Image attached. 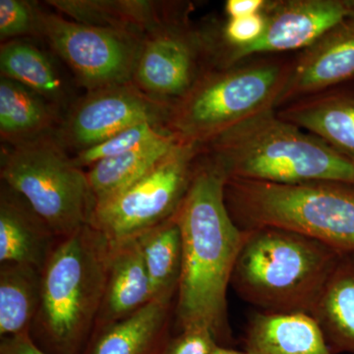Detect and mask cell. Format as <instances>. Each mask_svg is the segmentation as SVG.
<instances>
[{
	"label": "cell",
	"mask_w": 354,
	"mask_h": 354,
	"mask_svg": "<svg viewBox=\"0 0 354 354\" xmlns=\"http://www.w3.org/2000/svg\"><path fill=\"white\" fill-rule=\"evenodd\" d=\"M227 181L201 151L189 188L174 215L183 248L176 295L179 327L205 328L220 346L232 339L227 290L245 237L225 204Z\"/></svg>",
	"instance_id": "cell-1"
},
{
	"label": "cell",
	"mask_w": 354,
	"mask_h": 354,
	"mask_svg": "<svg viewBox=\"0 0 354 354\" xmlns=\"http://www.w3.org/2000/svg\"><path fill=\"white\" fill-rule=\"evenodd\" d=\"M202 147L230 179L274 184L354 185V164L323 140L279 118L274 109L244 121Z\"/></svg>",
	"instance_id": "cell-2"
},
{
	"label": "cell",
	"mask_w": 354,
	"mask_h": 354,
	"mask_svg": "<svg viewBox=\"0 0 354 354\" xmlns=\"http://www.w3.org/2000/svg\"><path fill=\"white\" fill-rule=\"evenodd\" d=\"M230 286L268 313L312 315L342 253L279 227L245 230Z\"/></svg>",
	"instance_id": "cell-3"
},
{
	"label": "cell",
	"mask_w": 354,
	"mask_h": 354,
	"mask_svg": "<svg viewBox=\"0 0 354 354\" xmlns=\"http://www.w3.org/2000/svg\"><path fill=\"white\" fill-rule=\"evenodd\" d=\"M225 204L241 230L279 227L354 253V185L274 184L230 179Z\"/></svg>",
	"instance_id": "cell-4"
},
{
	"label": "cell",
	"mask_w": 354,
	"mask_h": 354,
	"mask_svg": "<svg viewBox=\"0 0 354 354\" xmlns=\"http://www.w3.org/2000/svg\"><path fill=\"white\" fill-rule=\"evenodd\" d=\"M290 70L291 62L281 60L213 65L171 106L167 127L185 143L205 145L279 106Z\"/></svg>",
	"instance_id": "cell-5"
},
{
	"label": "cell",
	"mask_w": 354,
	"mask_h": 354,
	"mask_svg": "<svg viewBox=\"0 0 354 354\" xmlns=\"http://www.w3.org/2000/svg\"><path fill=\"white\" fill-rule=\"evenodd\" d=\"M111 247L85 225L60 239L41 272V304L35 325L70 351L97 322L108 279Z\"/></svg>",
	"instance_id": "cell-6"
},
{
	"label": "cell",
	"mask_w": 354,
	"mask_h": 354,
	"mask_svg": "<svg viewBox=\"0 0 354 354\" xmlns=\"http://www.w3.org/2000/svg\"><path fill=\"white\" fill-rule=\"evenodd\" d=\"M0 176L59 239L90 223L95 201L87 172L55 134L2 147Z\"/></svg>",
	"instance_id": "cell-7"
},
{
	"label": "cell",
	"mask_w": 354,
	"mask_h": 354,
	"mask_svg": "<svg viewBox=\"0 0 354 354\" xmlns=\"http://www.w3.org/2000/svg\"><path fill=\"white\" fill-rule=\"evenodd\" d=\"M201 150L181 142L145 176L95 205L88 225L113 250L169 220L189 188Z\"/></svg>",
	"instance_id": "cell-8"
},
{
	"label": "cell",
	"mask_w": 354,
	"mask_h": 354,
	"mask_svg": "<svg viewBox=\"0 0 354 354\" xmlns=\"http://www.w3.org/2000/svg\"><path fill=\"white\" fill-rule=\"evenodd\" d=\"M39 31L87 92L132 83L141 37L82 24L41 8Z\"/></svg>",
	"instance_id": "cell-9"
},
{
	"label": "cell",
	"mask_w": 354,
	"mask_h": 354,
	"mask_svg": "<svg viewBox=\"0 0 354 354\" xmlns=\"http://www.w3.org/2000/svg\"><path fill=\"white\" fill-rule=\"evenodd\" d=\"M216 53L213 37L190 26L186 17L167 23L144 37L132 84L171 108L215 65Z\"/></svg>",
	"instance_id": "cell-10"
},
{
	"label": "cell",
	"mask_w": 354,
	"mask_h": 354,
	"mask_svg": "<svg viewBox=\"0 0 354 354\" xmlns=\"http://www.w3.org/2000/svg\"><path fill=\"white\" fill-rule=\"evenodd\" d=\"M169 111L171 106L151 99L132 83L97 88L74 102L55 138L76 153L141 123L167 127Z\"/></svg>",
	"instance_id": "cell-11"
},
{
	"label": "cell",
	"mask_w": 354,
	"mask_h": 354,
	"mask_svg": "<svg viewBox=\"0 0 354 354\" xmlns=\"http://www.w3.org/2000/svg\"><path fill=\"white\" fill-rule=\"evenodd\" d=\"M264 32L255 43L239 48H221L216 65L228 66L260 53L305 50L335 26L351 19L348 0L266 1Z\"/></svg>",
	"instance_id": "cell-12"
},
{
	"label": "cell",
	"mask_w": 354,
	"mask_h": 354,
	"mask_svg": "<svg viewBox=\"0 0 354 354\" xmlns=\"http://www.w3.org/2000/svg\"><path fill=\"white\" fill-rule=\"evenodd\" d=\"M354 77V19H348L305 48L291 70L279 100L283 104L321 94Z\"/></svg>",
	"instance_id": "cell-13"
},
{
	"label": "cell",
	"mask_w": 354,
	"mask_h": 354,
	"mask_svg": "<svg viewBox=\"0 0 354 354\" xmlns=\"http://www.w3.org/2000/svg\"><path fill=\"white\" fill-rule=\"evenodd\" d=\"M57 12L82 24L144 38L167 23L186 17L178 3L149 0H50Z\"/></svg>",
	"instance_id": "cell-14"
},
{
	"label": "cell",
	"mask_w": 354,
	"mask_h": 354,
	"mask_svg": "<svg viewBox=\"0 0 354 354\" xmlns=\"http://www.w3.org/2000/svg\"><path fill=\"white\" fill-rule=\"evenodd\" d=\"M59 241L24 198L1 183L0 263L31 266L43 272Z\"/></svg>",
	"instance_id": "cell-15"
},
{
	"label": "cell",
	"mask_w": 354,
	"mask_h": 354,
	"mask_svg": "<svg viewBox=\"0 0 354 354\" xmlns=\"http://www.w3.org/2000/svg\"><path fill=\"white\" fill-rule=\"evenodd\" d=\"M248 354H335L313 316L258 311L245 334Z\"/></svg>",
	"instance_id": "cell-16"
},
{
	"label": "cell",
	"mask_w": 354,
	"mask_h": 354,
	"mask_svg": "<svg viewBox=\"0 0 354 354\" xmlns=\"http://www.w3.org/2000/svg\"><path fill=\"white\" fill-rule=\"evenodd\" d=\"M153 299L152 286L137 239L113 249L95 325L102 329L120 322Z\"/></svg>",
	"instance_id": "cell-17"
},
{
	"label": "cell",
	"mask_w": 354,
	"mask_h": 354,
	"mask_svg": "<svg viewBox=\"0 0 354 354\" xmlns=\"http://www.w3.org/2000/svg\"><path fill=\"white\" fill-rule=\"evenodd\" d=\"M277 113L354 164V97L321 93L290 102Z\"/></svg>",
	"instance_id": "cell-18"
},
{
	"label": "cell",
	"mask_w": 354,
	"mask_h": 354,
	"mask_svg": "<svg viewBox=\"0 0 354 354\" xmlns=\"http://www.w3.org/2000/svg\"><path fill=\"white\" fill-rule=\"evenodd\" d=\"M64 118L62 108L43 95L0 77V137L6 145L55 134Z\"/></svg>",
	"instance_id": "cell-19"
},
{
	"label": "cell",
	"mask_w": 354,
	"mask_h": 354,
	"mask_svg": "<svg viewBox=\"0 0 354 354\" xmlns=\"http://www.w3.org/2000/svg\"><path fill=\"white\" fill-rule=\"evenodd\" d=\"M312 316L334 353L354 354V253H342Z\"/></svg>",
	"instance_id": "cell-20"
},
{
	"label": "cell",
	"mask_w": 354,
	"mask_h": 354,
	"mask_svg": "<svg viewBox=\"0 0 354 354\" xmlns=\"http://www.w3.org/2000/svg\"><path fill=\"white\" fill-rule=\"evenodd\" d=\"M181 142L174 133H169L131 152L106 158L91 165L86 172L95 206L106 201L145 176Z\"/></svg>",
	"instance_id": "cell-21"
},
{
	"label": "cell",
	"mask_w": 354,
	"mask_h": 354,
	"mask_svg": "<svg viewBox=\"0 0 354 354\" xmlns=\"http://www.w3.org/2000/svg\"><path fill=\"white\" fill-rule=\"evenodd\" d=\"M41 297V271L31 266H0V335L29 333L38 314Z\"/></svg>",
	"instance_id": "cell-22"
},
{
	"label": "cell",
	"mask_w": 354,
	"mask_h": 354,
	"mask_svg": "<svg viewBox=\"0 0 354 354\" xmlns=\"http://www.w3.org/2000/svg\"><path fill=\"white\" fill-rule=\"evenodd\" d=\"M153 299H174L183 271V236L176 216L137 239Z\"/></svg>",
	"instance_id": "cell-23"
},
{
	"label": "cell",
	"mask_w": 354,
	"mask_h": 354,
	"mask_svg": "<svg viewBox=\"0 0 354 354\" xmlns=\"http://www.w3.org/2000/svg\"><path fill=\"white\" fill-rule=\"evenodd\" d=\"M1 77L31 88L48 101L64 108L66 88L50 57L36 46L22 39L1 44Z\"/></svg>",
	"instance_id": "cell-24"
},
{
	"label": "cell",
	"mask_w": 354,
	"mask_h": 354,
	"mask_svg": "<svg viewBox=\"0 0 354 354\" xmlns=\"http://www.w3.org/2000/svg\"><path fill=\"white\" fill-rule=\"evenodd\" d=\"M172 299H153L120 322L102 328L93 354H146L162 335Z\"/></svg>",
	"instance_id": "cell-25"
},
{
	"label": "cell",
	"mask_w": 354,
	"mask_h": 354,
	"mask_svg": "<svg viewBox=\"0 0 354 354\" xmlns=\"http://www.w3.org/2000/svg\"><path fill=\"white\" fill-rule=\"evenodd\" d=\"M169 133L172 132L165 125L153 122L141 123L123 130L102 143L76 153L72 160L81 169L90 167L100 160L118 157L152 143Z\"/></svg>",
	"instance_id": "cell-26"
},
{
	"label": "cell",
	"mask_w": 354,
	"mask_h": 354,
	"mask_svg": "<svg viewBox=\"0 0 354 354\" xmlns=\"http://www.w3.org/2000/svg\"><path fill=\"white\" fill-rule=\"evenodd\" d=\"M38 6L25 0H0L1 43L24 36H39Z\"/></svg>",
	"instance_id": "cell-27"
},
{
	"label": "cell",
	"mask_w": 354,
	"mask_h": 354,
	"mask_svg": "<svg viewBox=\"0 0 354 354\" xmlns=\"http://www.w3.org/2000/svg\"><path fill=\"white\" fill-rule=\"evenodd\" d=\"M266 19L263 13L241 18H228L223 26V48H239L255 43L264 32Z\"/></svg>",
	"instance_id": "cell-28"
},
{
	"label": "cell",
	"mask_w": 354,
	"mask_h": 354,
	"mask_svg": "<svg viewBox=\"0 0 354 354\" xmlns=\"http://www.w3.org/2000/svg\"><path fill=\"white\" fill-rule=\"evenodd\" d=\"M218 344L209 330L188 328L181 330L180 335L167 346L165 354H213Z\"/></svg>",
	"instance_id": "cell-29"
},
{
	"label": "cell",
	"mask_w": 354,
	"mask_h": 354,
	"mask_svg": "<svg viewBox=\"0 0 354 354\" xmlns=\"http://www.w3.org/2000/svg\"><path fill=\"white\" fill-rule=\"evenodd\" d=\"M0 354H46L36 346L29 333L3 337Z\"/></svg>",
	"instance_id": "cell-30"
},
{
	"label": "cell",
	"mask_w": 354,
	"mask_h": 354,
	"mask_svg": "<svg viewBox=\"0 0 354 354\" xmlns=\"http://www.w3.org/2000/svg\"><path fill=\"white\" fill-rule=\"evenodd\" d=\"M265 0H227L225 10L228 18H241L262 12Z\"/></svg>",
	"instance_id": "cell-31"
},
{
	"label": "cell",
	"mask_w": 354,
	"mask_h": 354,
	"mask_svg": "<svg viewBox=\"0 0 354 354\" xmlns=\"http://www.w3.org/2000/svg\"><path fill=\"white\" fill-rule=\"evenodd\" d=\"M213 354H248L246 351H235V349L225 348V346H216L215 351H214Z\"/></svg>",
	"instance_id": "cell-32"
},
{
	"label": "cell",
	"mask_w": 354,
	"mask_h": 354,
	"mask_svg": "<svg viewBox=\"0 0 354 354\" xmlns=\"http://www.w3.org/2000/svg\"><path fill=\"white\" fill-rule=\"evenodd\" d=\"M349 10H351V19H354V0H348Z\"/></svg>",
	"instance_id": "cell-33"
}]
</instances>
